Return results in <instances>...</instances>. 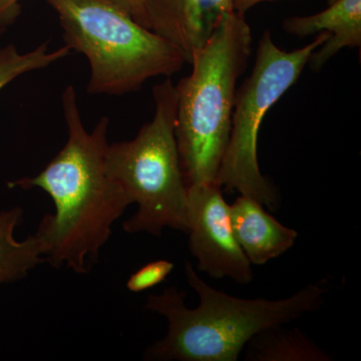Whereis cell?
Returning <instances> with one entry per match:
<instances>
[{
    "mask_svg": "<svg viewBox=\"0 0 361 361\" xmlns=\"http://www.w3.org/2000/svg\"><path fill=\"white\" fill-rule=\"evenodd\" d=\"M66 45L56 51H49V44L44 42L32 51L21 54L13 44L0 49V90L16 78L42 70L70 54Z\"/></svg>",
    "mask_w": 361,
    "mask_h": 361,
    "instance_id": "obj_13",
    "label": "cell"
},
{
    "mask_svg": "<svg viewBox=\"0 0 361 361\" xmlns=\"http://www.w3.org/2000/svg\"><path fill=\"white\" fill-rule=\"evenodd\" d=\"M279 1V0H234L235 13L245 16L247 11L252 7L257 6L262 2Z\"/></svg>",
    "mask_w": 361,
    "mask_h": 361,
    "instance_id": "obj_17",
    "label": "cell"
},
{
    "mask_svg": "<svg viewBox=\"0 0 361 361\" xmlns=\"http://www.w3.org/2000/svg\"><path fill=\"white\" fill-rule=\"evenodd\" d=\"M249 361H330L327 355L303 332L283 325L269 327L256 334L247 343Z\"/></svg>",
    "mask_w": 361,
    "mask_h": 361,
    "instance_id": "obj_12",
    "label": "cell"
},
{
    "mask_svg": "<svg viewBox=\"0 0 361 361\" xmlns=\"http://www.w3.org/2000/svg\"><path fill=\"white\" fill-rule=\"evenodd\" d=\"M252 32L233 13L192 56V73L176 85L175 135L187 188L216 183L231 134L237 82L248 66Z\"/></svg>",
    "mask_w": 361,
    "mask_h": 361,
    "instance_id": "obj_3",
    "label": "cell"
},
{
    "mask_svg": "<svg viewBox=\"0 0 361 361\" xmlns=\"http://www.w3.org/2000/svg\"><path fill=\"white\" fill-rule=\"evenodd\" d=\"M61 103L68 134L65 147L39 174L9 182L8 187L39 188L51 196L56 212L44 215L35 233L44 246L45 262L85 274L132 203L106 170L110 118L102 116L87 132L73 85L63 92Z\"/></svg>",
    "mask_w": 361,
    "mask_h": 361,
    "instance_id": "obj_1",
    "label": "cell"
},
{
    "mask_svg": "<svg viewBox=\"0 0 361 361\" xmlns=\"http://www.w3.org/2000/svg\"><path fill=\"white\" fill-rule=\"evenodd\" d=\"M336 0H326L327 4H329H329H334V2H336Z\"/></svg>",
    "mask_w": 361,
    "mask_h": 361,
    "instance_id": "obj_19",
    "label": "cell"
},
{
    "mask_svg": "<svg viewBox=\"0 0 361 361\" xmlns=\"http://www.w3.org/2000/svg\"><path fill=\"white\" fill-rule=\"evenodd\" d=\"M174 263L161 259L142 266L127 281V288L133 293H141L163 283L174 270Z\"/></svg>",
    "mask_w": 361,
    "mask_h": 361,
    "instance_id": "obj_14",
    "label": "cell"
},
{
    "mask_svg": "<svg viewBox=\"0 0 361 361\" xmlns=\"http://www.w3.org/2000/svg\"><path fill=\"white\" fill-rule=\"evenodd\" d=\"M185 272L200 303L188 308L187 292L177 287L148 297L145 307L168 320V332L147 349L145 360L237 361L259 332L319 310L330 285L322 279L279 300L242 299L207 284L190 262L185 264Z\"/></svg>",
    "mask_w": 361,
    "mask_h": 361,
    "instance_id": "obj_2",
    "label": "cell"
},
{
    "mask_svg": "<svg viewBox=\"0 0 361 361\" xmlns=\"http://www.w3.org/2000/svg\"><path fill=\"white\" fill-rule=\"evenodd\" d=\"M155 113L130 141L109 144L106 166L137 212L123 224L130 234L188 232V188L176 141L177 90L170 78L153 89Z\"/></svg>",
    "mask_w": 361,
    "mask_h": 361,
    "instance_id": "obj_5",
    "label": "cell"
},
{
    "mask_svg": "<svg viewBox=\"0 0 361 361\" xmlns=\"http://www.w3.org/2000/svg\"><path fill=\"white\" fill-rule=\"evenodd\" d=\"M329 39V33L320 32L310 44L287 51L275 44L269 30L263 32L253 71L235 97L229 144L216 179L222 189L238 192L273 210L279 205L276 188L259 167L261 125L270 109L296 84L312 52Z\"/></svg>",
    "mask_w": 361,
    "mask_h": 361,
    "instance_id": "obj_6",
    "label": "cell"
},
{
    "mask_svg": "<svg viewBox=\"0 0 361 361\" xmlns=\"http://www.w3.org/2000/svg\"><path fill=\"white\" fill-rule=\"evenodd\" d=\"M229 209L235 238L251 265H264L283 255L298 238L295 230L278 222L254 199L240 195Z\"/></svg>",
    "mask_w": 361,
    "mask_h": 361,
    "instance_id": "obj_10",
    "label": "cell"
},
{
    "mask_svg": "<svg viewBox=\"0 0 361 361\" xmlns=\"http://www.w3.org/2000/svg\"><path fill=\"white\" fill-rule=\"evenodd\" d=\"M20 0H0V26L13 25L20 13Z\"/></svg>",
    "mask_w": 361,
    "mask_h": 361,
    "instance_id": "obj_16",
    "label": "cell"
},
{
    "mask_svg": "<svg viewBox=\"0 0 361 361\" xmlns=\"http://www.w3.org/2000/svg\"><path fill=\"white\" fill-rule=\"evenodd\" d=\"M116 6L130 14L139 25L147 28L146 4L147 0H111Z\"/></svg>",
    "mask_w": 361,
    "mask_h": 361,
    "instance_id": "obj_15",
    "label": "cell"
},
{
    "mask_svg": "<svg viewBox=\"0 0 361 361\" xmlns=\"http://www.w3.org/2000/svg\"><path fill=\"white\" fill-rule=\"evenodd\" d=\"M45 1L58 14L66 47L89 61L90 94L137 92L149 78H170L187 63L175 45L111 0Z\"/></svg>",
    "mask_w": 361,
    "mask_h": 361,
    "instance_id": "obj_4",
    "label": "cell"
},
{
    "mask_svg": "<svg viewBox=\"0 0 361 361\" xmlns=\"http://www.w3.org/2000/svg\"><path fill=\"white\" fill-rule=\"evenodd\" d=\"M282 27L289 35L301 39L329 33V39L312 52L307 63L313 71H319L344 47H360L361 0H336L320 13L286 18Z\"/></svg>",
    "mask_w": 361,
    "mask_h": 361,
    "instance_id": "obj_9",
    "label": "cell"
},
{
    "mask_svg": "<svg viewBox=\"0 0 361 361\" xmlns=\"http://www.w3.org/2000/svg\"><path fill=\"white\" fill-rule=\"evenodd\" d=\"M222 190L217 183L188 188L190 252L201 272L247 285L253 280L252 265L235 238Z\"/></svg>",
    "mask_w": 361,
    "mask_h": 361,
    "instance_id": "obj_7",
    "label": "cell"
},
{
    "mask_svg": "<svg viewBox=\"0 0 361 361\" xmlns=\"http://www.w3.org/2000/svg\"><path fill=\"white\" fill-rule=\"evenodd\" d=\"M233 13L234 0H147V28L175 45L190 63Z\"/></svg>",
    "mask_w": 361,
    "mask_h": 361,
    "instance_id": "obj_8",
    "label": "cell"
},
{
    "mask_svg": "<svg viewBox=\"0 0 361 361\" xmlns=\"http://www.w3.org/2000/svg\"><path fill=\"white\" fill-rule=\"evenodd\" d=\"M6 28L1 27V26H0V37H1L2 35H4V32H6Z\"/></svg>",
    "mask_w": 361,
    "mask_h": 361,
    "instance_id": "obj_18",
    "label": "cell"
},
{
    "mask_svg": "<svg viewBox=\"0 0 361 361\" xmlns=\"http://www.w3.org/2000/svg\"><path fill=\"white\" fill-rule=\"evenodd\" d=\"M23 219L20 207L0 212V286L23 279L45 262L44 246L37 235L23 241L14 237V230Z\"/></svg>",
    "mask_w": 361,
    "mask_h": 361,
    "instance_id": "obj_11",
    "label": "cell"
}]
</instances>
